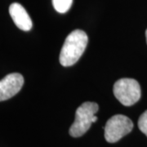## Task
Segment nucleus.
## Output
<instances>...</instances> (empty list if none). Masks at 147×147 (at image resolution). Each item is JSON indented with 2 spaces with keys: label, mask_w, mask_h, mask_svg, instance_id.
Instances as JSON below:
<instances>
[{
  "label": "nucleus",
  "mask_w": 147,
  "mask_h": 147,
  "mask_svg": "<svg viewBox=\"0 0 147 147\" xmlns=\"http://www.w3.org/2000/svg\"><path fill=\"white\" fill-rule=\"evenodd\" d=\"M88 38L81 30H75L66 37L60 53V63L65 67L76 63L84 53L88 45Z\"/></svg>",
  "instance_id": "nucleus-1"
},
{
  "label": "nucleus",
  "mask_w": 147,
  "mask_h": 147,
  "mask_svg": "<svg viewBox=\"0 0 147 147\" xmlns=\"http://www.w3.org/2000/svg\"><path fill=\"white\" fill-rule=\"evenodd\" d=\"M99 106L95 102L87 101L79 106L75 113V119L69 128V134L73 137H79L88 131L92 119L98 111Z\"/></svg>",
  "instance_id": "nucleus-2"
},
{
  "label": "nucleus",
  "mask_w": 147,
  "mask_h": 147,
  "mask_svg": "<svg viewBox=\"0 0 147 147\" xmlns=\"http://www.w3.org/2000/svg\"><path fill=\"white\" fill-rule=\"evenodd\" d=\"M114 94L122 105L131 106L141 98V87L133 79H119L114 85Z\"/></svg>",
  "instance_id": "nucleus-3"
},
{
  "label": "nucleus",
  "mask_w": 147,
  "mask_h": 147,
  "mask_svg": "<svg viewBox=\"0 0 147 147\" xmlns=\"http://www.w3.org/2000/svg\"><path fill=\"white\" fill-rule=\"evenodd\" d=\"M132 128L133 123L128 117L123 115H114L107 121L104 127L105 140L110 143L119 142L131 132Z\"/></svg>",
  "instance_id": "nucleus-4"
},
{
  "label": "nucleus",
  "mask_w": 147,
  "mask_h": 147,
  "mask_svg": "<svg viewBox=\"0 0 147 147\" xmlns=\"http://www.w3.org/2000/svg\"><path fill=\"white\" fill-rule=\"evenodd\" d=\"M24 84V78L19 73H11L0 80V101L8 100L16 95Z\"/></svg>",
  "instance_id": "nucleus-5"
},
{
  "label": "nucleus",
  "mask_w": 147,
  "mask_h": 147,
  "mask_svg": "<svg viewBox=\"0 0 147 147\" xmlns=\"http://www.w3.org/2000/svg\"><path fill=\"white\" fill-rule=\"evenodd\" d=\"M9 13L15 25L23 31H29L33 26L31 18L24 7L18 3H13L9 7Z\"/></svg>",
  "instance_id": "nucleus-6"
},
{
  "label": "nucleus",
  "mask_w": 147,
  "mask_h": 147,
  "mask_svg": "<svg viewBox=\"0 0 147 147\" xmlns=\"http://www.w3.org/2000/svg\"><path fill=\"white\" fill-rule=\"evenodd\" d=\"M73 3V0H53L55 10L60 13H65Z\"/></svg>",
  "instance_id": "nucleus-7"
},
{
  "label": "nucleus",
  "mask_w": 147,
  "mask_h": 147,
  "mask_svg": "<svg viewBox=\"0 0 147 147\" xmlns=\"http://www.w3.org/2000/svg\"><path fill=\"white\" fill-rule=\"evenodd\" d=\"M138 127L147 137V110H146L138 120Z\"/></svg>",
  "instance_id": "nucleus-8"
},
{
  "label": "nucleus",
  "mask_w": 147,
  "mask_h": 147,
  "mask_svg": "<svg viewBox=\"0 0 147 147\" xmlns=\"http://www.w3.org/2000/svg\"><path fill=\"white\" fill-rule=\"evenodd\" d=\"M146 42H147V30H146Z\"/></svg>",
  "instance_id": "nucleus-9"
}]
</instances>
